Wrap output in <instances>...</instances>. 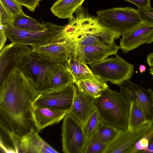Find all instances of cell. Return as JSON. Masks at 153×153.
<instances>
[{
    "instance_id": "obj_19",
    "label": "cell",
    "mask_w": 153,
    "mask_h": 153,
    "mask_svg": "<svg viewBox=\"0 0 153 153\" xmlns=\"http://www.w3.org/2000/svg\"><path fill=\"white\" fill-rule=\"evenodd\" d=\"M75 83L80 91L94 99L99 97L109 87L107 82L98 76L94 74Z\"/></svg>"
},
{
    "instance_id": "obj_33",
    "label": "cell",
    "mask_w": 153,
    "mask_h": 153,
    "mask_svg": "<svg viewBox=\"0 0 153 153\" xmlns=\"http://www.w3.org/2000/svg\"><path fill=\"white\" fill-rule=\"evenodd\" d=\"M22 6L26 7L32 12L35 11V9L41 0H16Z\"/></svg>"
},
{
    "instance_id": "obj_36",
    "label": "cell",
    "mask_w": 153,
    "mask_h": 153,
    "mask_svg": "<svg viewBox=\"0 0 153 153\" xmlns=\"http://www.w3.org/2000/svg\"><path fill=\"white\" fill-rule=\"evenodd\" d=\"M146 59L148 65L150 67L153 68V52L147 55Z\"/></svg>"
},
{
    "instance_id": "obj_35",
    "label": "cell",
    "mask_w": 153,
    "mask_h": 153,
    "mask_svg": "<svg viewBox=\"0 0 153 153\" xmlns=\"http://www.w3.org/2000/svg\"><path fill=\"white\" fill-rule=\"evenodd\" d=\"M7 38L3 26L0 24V51L4 47Z\"/></svg>"
},
{
    "instance_id": "obj_2",
    "label": "cell",
    "mask_w": 153,
    "mask_h": 153,
    "mask_svg": "<svg viewBox=\"0 0 153 153\" xmlns=\"http://www.w3.org/2000/svg\"><path fill=\"white\" fill-rule=\"evenodd\" d=\"M64 61L48 59L33 52L31 49L19 57L14 69L22 72L41 94L51 91V81L56 68Z\"/></svg>"
},
{
    "instance_id": "obj_30",
    "label": "cell",
    "mask_w": 153,
    "mask_h": 153,
    "mask_svg": "<svg viewBox=\"0 0 153 153\" xmlns=\"http://www.w3.org/2000/svg\"><path fill=\"white\" fill-rule=\"evenodd\" d=\"M0 2L14 16L24 13L22 5L16 0H0Z\"/></svg>"
},
{
    "instance_id": "obj_25",
    "label": "cell",
    "mask_w": 153,
    "mask_h": 153,
    "mask_svg": "<svg viewBox=\"0 0 153 153\" xmlns=\"http://www.w3.org/2000/svg\"><path fill=\"white\" fill-rule=\"evenodd\" d=\"M100 122L99 114L96 108L82 126L86 138V146L89 140L97 133Z\"/></svg>"
},
{
    "instance_id": "obj_15",
    "label": "cell",
    "mask_w": 153,
    "mask_h": 153,
    "mask_svg": "<svg viewBox=\"0 0 153 153\" xmlns=\"http://www.w3.org/2000/svg\"><path fill=\"white\" fill-rule=\"evenodd\" d=\"M31 49L27 45L12 43L4 47L0 53V82L12 70L19 57Z\"/></svg>"
},
{
    "instance_id": "obj_8",
    "label": "cell",
    "mask_w": 153,
    "mask_h": 153,
    "mask_svg": "<svg viewBox=\"0 0 153 153\" xmlns=\"http://www.w3.org/2000/svg\"><path fill=\"white\" fill-rule=\"evenodd\" d=\"M61 136L64 153H84L86 138L82 126L69 113L64 118Z\"/></svg>"
},
{
    "instance_id": "obj_26",
    "label": "cell",
    "mask_w": 153,
    "mask_h": 153,
    "mask_svg": "<svg viewBox=\"0 0 153 153\" xmlns=\"http://www.w3.org/2000/svg\"><path fill=\"white\" fill-rule=\"evenodd\" d=\"M131 153H153V125L136 143Z\"/></svg>"
},
{
    "instance_id": "obj_24",
    "label": "cell",
    "mask_w": 153,
    "mask_h": 153,
    "mask_svg": "<svg viewBox=\"0 0 153 153\" xmlns=\"http://www.w3.org/2000/svg\"><path fill=\"white\" fill-rule=\"evenodd\" d=\"M67 63L74 78V83L93 74L87 65L74 57L69 56Z\"/></svg>"
},
{
    "instance_id": "obj_16",
    "label": "cell",
    "mask_w": 153,
    "mask_h": 153,
    "mask_svg": "<svg viewBox=\"0 0 153 153\" xmlns=\"http://www.w3.org/2000/svg\"><path fill=\"white\" fill-rule=\"evenodd\" d=\"M74 40L49 43L36 47L32 51L39 56L56 62L68 61Z\"/></svg>"
},
{
    "instance_id": "obj_20",
    "label": "cell",
    "mask_w": 153,
    "mask_h": 153,
    "mask_svg": "<svg viewBox=\"0 0 153 153\" xmlns=\"http://www.w3.org/2000/svg\"><path fill=\"white\" fill-rule=\"evenodd\" d=\"M85 0H57L50 8L52 13L62 19H69L82 6Z\"/></svg>"
},
{
    "instance_id": "obj_5",
    "label": "cell",
    "mask_w": 153,
    "mask_h": 153,
    "mask_svg": "<svg viewBox=\"0 0 153 153\" xmlns=\"http://www.w3.org/2000/svg\"><path fill=\"white\" fill-rule=\"evenodd\" d=\"M108 58L90 65L93 74L100 77L105 82L119 86L131 78L134 66L119 56Z\"/></svg>"
},
{
    "instance_id": "obj_7",
    "label": "cell",
    "mask_w": 153,
    "mask_h": 153,
    "mask_svg": "<svg viewBox=\"0 0 153 153\" xmlns=\"http://www.w3.org/2000/svg\"><path fill=\"white\" fill-rule=\"evenodd\" d=\"M97 14L104 23L118 32L122 36L143 22L137 10L129 7L100 10Z\"/></svg>"
},
{
    "instance_id": "obj_17",
    "label": "cell",
    "mask_w": 153,
    "mask_h": 153,
    "mask_svg": "<svg viewBox=\"0 0 153 153\" xmlns=\"http://www.w3.org/2000/svg\"><path fill=\"white\" fill-rule=\"evenodd\" d=\"M95 99L80 91L76 86L72 107L68 113L74 117L82 126L96 108Z\"/></svg>"
},
{
    "instance_id": "obj_6",
    "label": "cell",
    "mask_w": 153,
    "mask_h": 153,
    "mask_svg": "<svg viewBox=\"0 0 153 153\" xmlns=\"http://www.w3.org/2000/svg\"><path fill=\"white\" fill-rule=\"evenodd\" d=\"M74 17L76 32L96 35L106 44H114L121 36L118 32L104 23L98 16L89 13L83 7L75 13Z\"/></svg>"
},
{
    "instance_id": "obj_29",
    "label": "cell",
    "mask_w": 153,
    "mask_h": 153,
    "mask_svg": "<svg viewBox=\"0 0 153 153\" xmlns=\"http://www.w3.org/2000/svg\"><path fill=\"white\" fill-rule=\"evenodd\" d=\"M107 146L99 138L96 133L87 143L84 153H104Z\"/></svg>"
},
{
    "instance_id": "obj_9",
    "label": "cell",
    "mask_w": 153,
    "mask_h": 153,
    "mask_svg": "<svg viewBox=\"0 0 153 153\" xmlns=\"http://www.w3.org/2000/svg\"><path fill=\"white\" fill-rule=\"evenodd\" d=\"M76 87L75 83H72L62 89L39 94L33 102V106L70 112Z\"/></svg>"
},
{
    "instance_id": "obj_14",
    "label": "cell",
    "mask_w": 153,
    "mask_h": 153,
    "mask_svg": "<svg viewBox=\"0 0 153 153\" xmlns=\"http://www.w3.org/2000/svg\"><path fill=\"white\" fill-rule=\"evenodd\" d=\"M32 130L18 140L14 146L15 152L53 153L59 152L54 149L39 135Z\"/></svg>"
},
{
    "instance_id": "obj_37",
    "label": "cell",
    "mask_w": 153,
    "mask_h": 153,
    "mask_svg": "<svg viewBox=\"0 0 153 153\" xmlns=\"http://www.w3.org/2000/svg\"><path fill=\"white\" fill-rule=\"evenodd\" d=\"M146 70V67L144 65H141L139 68V70L140 73L145 72Z\"/></svg>"
},
{
    "instance_id": "obj_38",
    "label": "cell",
    "mask_w": 153,
    "mask_h": 153,
    "mask_svg": "<svg viewBox=\"0 0 153 153\" xmlns=\"http://www.w3.org/2000/svg\"><path fill=\"white\" fill-rule=\"evenodd\" d=\"M149 73L152 76V79H153V68H151L149 69Z\"/></svg>"
},
{
    "instance_id": "obj_11",
    "label": "cell",
    "mask_w": 153,
    "mask_h": 153,
    "mask_svg": "<svg viewBox=\"0 0 153 153\" xmlns=\"http://www.w3.org/2000/svg\"><path fill=\"white\" fill-rule=\"evenodd\" d=\"M119 49L118 46L115 43L103 46H82L75 44L74 40L69 57H74L90 65L99 62L110 56L115 55Z\"/></svg>"
},
{
    "instance_id": "obj_12",
    "label": "cell",
    "mask_w": 153,
    "mask_h": 153,
    "mask_svg": "<svg viewBox=\"0 0 153 153\" xmlns=\"http://www.w3.org/2000/svg\"><path fill=\"white\" fill-rule=\"evenodd\" d=\"M153 125L147 122L133 131H119L114 140L107 146L104 153H130L136 143L152 128Z\"/></svg>"
},
{
    "instance_id": "obj_27",
    "label": "cell",
    "mask_w": 153,
    "mask_h": 153,
    "mask_svg": "<svg viewBox=\"0 0 153 153\" xmlns=\"http://www.w3.org/2000/svg\"><path fill=\"white\" fill-rule=\"evenodd\" d=\"M74 43L79 45L103 46L106 44L100 37L93 34L76 32Z\"/></svg>"
},
{
    "instance_id": "obj_3",
    "label": "cell",
    "mask_w": 153,
    "mask_h": 153,
    "mask_svg": "<svg viewBox=\"0 0 153 153\" xmlns=\"http://www.w3.org/2000/svg\"><path fill=\"white\" fill-rule=\"evenodd\" d=\"M46 29L39 31H29L16 28L11 24L3 26L7 38L12 43L41 46L48 44L69 40L73 36L71 30L67 24L60 26L44 21Z\"/></svg>"
},
{
    "instance_id": "obj_23",
    "label": "cell",
    "mask_w": 153,
    "mask_h": 153,
    "mask_svg": "<svg viewBox=\"0 0 153 153\" xmlns=\"http://www.w3.org/2000/svg\"><path fill=\"white\" fill-rule=\"evenodd\" d=\"M147 122L144 112L138 103L134 100L130 103L128 129L133 131Z\"/></svg>"
},
{
    "instance_id": "obj_10",
    "label": "cell",
    "mask_w": 153,
    "mask_h": 153,
    "mask_svg": "<svg viewBox=\"0 0 153 153\" xmlns=\"http://www.w3.org/2000/svg\"><path fill=\"white\" fill-rule=\"evenodd\" d=\"M120 92L130 103L136 101L145 114L147 121L153 124V91L148 89L132 82L130 80L125 81L119 86Z\"/></svg>"
},
{
    "instance_id": "obj_13",
    "label": "cell",
    "mask_w": 153,
    "mask_h": 153,
    "mask_svg": "<svg viewBox=\"0 0 153 153\" xmlns=\"http://www.w3.org/2000/svg\"><path fill=\"white\" fill-rule=\"evenodd\" d=\"M153 42V26L143 22L122 36L119 49L127 53L144 44Z\"/></svg>"
},
{
    "instance_id": "obj_18",
    "label": "cell",
    "mask_w": 153,
    "mask_h": 153,
    "mask_svg": "<svg viewBox=\"0 0 153 153\" xmlns=\"http://www.w3.org/2000/svg\"><path fill=\"white\" fill-rule=\"evenodd\" d=\"M69 111L53 108L34 107L33 116L39 131L59 123Z\"/></svg>"
},
{
    "instance_id": "obj_1",
    "label": "cell",
    "mask_w": 153,
    "mask_h": 153,
    "mask_svg": "<svg viewBox=\"0 0 153 153\" xmlns=\"http://www.w3.org/2000/svg\"><path fill=\"white\" fill-rule=\"evenodd\" d=\"M39 94L16 69L0 82V126L10 138L20 139L32 130L40 131L34 119L33 104Z\"/></svg>"
},
{
    "instance_id": "obj_22",
    "label": "cell",
    "mask_w": 153,
    "mask_h": 153,
    "mask_svg": "<svg viewBox=\"0 0 153 153\" xmlns=\"http://www.w3.org/2000/svg\"><path fill=\"white\" fill-rule=\"evenodd\" d=\"M11 24L16 28L27 31H42L46 28L44 21L39 22L24 13L15 16Z\"/></svg>"
},
{
    "instance_id": "obj_21",
    "label": "cell",
    "mask_w": 153,
    "mask_h": 153,
    "mask_svg": "<svg viewBox=\"0 0 153 153\" xmlns=\"http://www.w3.org/2000/svg\"><path fill=\"white\" fill-rule=\"evenodd\" d=\"M72 83H74V80L67 61L63 62L58 65L51 78V91L62 89Z\"/></svg>"
},
{
    "instance_id": "obj_31",
    "label": "cell",
    "mask_w": 153,
    "mask_h": 153,
    "mask_svg": "<svg viewBox=\"0 0 153 153\" xmlns=\"http://www.w3.org/2000/svg\"><path fill=\"white\" fill-rule=\"evenodd\" d=\"M15 16L0 2V24H11Z\"/></svg>"
},
{
    "instance_id": "obj_34",
    "label": "cell",
    "mask_w": 153,
    "mask_h": 153,
    "mask_svg": "<svg viewBox=\"0 0 153 153\" xmlns=\"http://www.w3.org/2000/svg\"><path fill=\"white\" fill-rule=\"evenodd\" d=\"M131 3L137 7L138 9H143L151 7L150 0H124Z\"/></svg>"
},
{
    "instance_id": "obj_4",
    "label": "cell",
    "mask_w": 153,
    "mask_h": 153,
    "mask_svg": "<svg viewBox=\"0 0 153 153\" xmlns=\"http://www.w3.org/2000/svg\"><path fill=\"white\" fill-rule=\"evenodd\" d=\"M95 103L101 122L119 131L128 129L130 103L120 92L108 88L95 99Z\"/></svg>"
},
{
    "instance_id": "obj_28",
    "label": "cell",
    "mask_w": 153,
    "mask_h": 153,
    "mask_svg": "<svg viewBox=\"0 0 153 153\" xmlns=\"http://www.w3.org/2000/svg\"><path fill=\"white\" fill-rule=\"evenodd\" d=\"M119 131L115 128L100 122L97 134L100 139L107 146L115 138Z\"/></svg>"
},
{
    "instance_id": "obj_32",
    "label": "cell",
    "mask_w": 153,
    "mask_h": 153,
    "mask_svg": "<svg viewBox=\"0 0 153 153\" xmlns=\"http://www.w3.org/2000/svg\"><path fill=\"white\" fill-rule=\"evenodd\" d=\"M137 10L143 22L153 26V8L151 7Z\"/></svg>"
}]
</instances>
